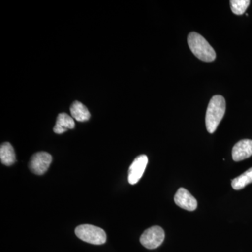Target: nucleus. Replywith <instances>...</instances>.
Returning <instances> with one entry per match:
<instances>
[{
	"mask_svg": "<svg viewBox=\"0 0 252 252\" xmlns=\"http://www.w3.org/2000/svg\"><path fill=\"white\" fill-rule=\"evenodd\" d=\"M175 203L177 206L188 211H194L198 206L196 199L185 188L177 190L175 195Z\"/></svg>",
	"mask_w": 252,
	"mask_h": 252,
	"instance_id": "nucleus-7",
	"label": "nucleus"
},
{
	"mask_svg": "<svg viewBox=\"0 0 252 252\" xmlns=\"http://www.w3.org/2000/svg\"><path fill=\"white\" fill-rule=\"evenodd\" d=\"M188 44L192 53L200 61L210 63L215 61L216 52L208 41L198 33L190 32L188 36Z\"/></svg>",
	"mask_w": 252,
	"mask_h": 252,
	"instance_id": "nucleus-2",
	"label": "nucleus"
},
{
	"mask_svg": "<svg viewBox=\"0 0 252 252\" xmlns=\"http://www.w3.org/2000/svg\"><path fill=\"white\" fill-rule=\"evenodd\" d=\"M251 183H252V167L232 180L231 185L235 190H241Z\"/></svg>",
	"mask_w": 252,
	"mask_h": 252,
	"instance_id": "nucleus-12",
	"label": "nucleus"
},
{
	"mask_svg": "<svg viewBox=\"0 0 252 252\" xmlns=\"http://www.w3.org/2000/svg\"><path fill=\"white\" fill-rule=\"evenodd\" d=\"M70 112L73 119L79 122H86L91 117L89 109L79 101L73 102L70 107Z\"/></svg>",
	"mask_w": 252,
	"mask_h": 252,
	"instance_id": "nucleus-10",
	"label": "nucleus"
},
{
	"mask_svg": "<svg viewBox=\"0 0 252 252\" xmlns=\"http://www.w3.org/2000/svg\"><path fill=\"white\" fill-rule=\"evenodd\" d=\"M52 162V157L47 152H41L34 154L29 162L30 170L37 175H42L49 168Z\"/></svg>",
	"mask_w": 252,
	"mask_h": 252,
	"instance_id": "nucleus-5",
	"label": "nucleus"
},
{
	"mask_svg": "<svg viewBox=\"0 0 252 252\" xmlns=\"http://www.w3.org/2000/svg\"><path fill=\"white\" fill-rule=\"evenodd\" d=\"M165 240V232L160 226H152L144 232L140 238V243L149 250L160 247Z\"/></svg>",
	"mask_w": 252,
	"mask_h": 252,
	"instance_id": "nucleus-4",
	"label": "nucleus"
},
{
	"mask_svg": "<svg viewBox=\"0 0 252 252\" xmlns=\"http://www.w3.org/2000/svg\"><path fill=\"white\" fill-rule=\"evenodd\" d=\"M75 234L83 241L94 245H103L107 240L104 230L93 225H79L76 228Z\"/></svg>",
	"mask_w": 252,
	"mask_h": 252,
	"instance_id": "nucleus-3",
	"label": "nucleus"
},
{
	"mask_svg": "<svg viewBox=\"0 0 252 252\" xmlns=\"http://www.w3.org/2000/svg\"><path fill=\"white\" fill-rule=\"evenodd\" d=\"M225 112V100L221 95L212 97L207 107L205 124L210 133L216 131L219 124L221 122Z\"/></svg>",
	"mask_w": 252,
	"mask_h": 252,
	"instance_id": "nucleus-1",
	"label": "nucleus"
},
{
	"mask_svg": "<svg viewBox=\"0 0 252 252\" xmlns=\"http://www.w3.org/2000/svg\"><path fill=\"white\" fill-rule=\"evenodd\" d=\"M232 12L235 15L245 14L248 6H250V0H231L230 1Z\"/></svg>",
	"mask_w": 252,
	"mask_h": 252,
	"instance_id": "nucleus-13",
	"label": "nucleus"
},
{
	"mask_svg": "<svg viewBox=\"0 0 252 252\" xmlns=\"http://www.w3.org/2000/svg\"><path fill=\"white\" fill-rule=\"evenodd\" d=\"M75 123L74 119L65 113H61L58 116L54 131L56 134H63L69 129L74 128Z\"/></svg>",
	"mask_w": 252,
	"mask_h": 252,
	"instance_id": "nucleus-9",
	"label": "nucleus"
},
{
	"mask_svg": "<svg viewBox=\"0 0 252 252\" xmlns=\"http://www.w3.org/2000/svg\"><path fill=\"white\" fill-rule=\"evenodd\" d=\"M147 164H148V157L147 156L142 154L136 158L135 160L131 164L128 170L127 180L130 185H135L140 181L141 177L143 175Z\"/></svg>",
	"mask_w": 252,
	"mask_h": 252,
	"instance_id": "nucleus-6",
	"label": "nucleus"
},
{
	"mask_svg": "<svg viewBox=\"0 0 252 252\" xmlns=\"http://www.w3.org/2000/svg\"><path fill=\"white\" fill-rule=\"evenodd\" d=\"M0 159L1 163L11 166L16 162V154L14 147L9 142H4L0 147Z\"/></svg>",
	"mask_w": 252,
	"mask_h": 252,
	"instance_id": "nucleus-11",
	"label": "nucleus"
},
{
	"mask_svg": "<svg viewBox=\"0 0 252 252\" xmlns=\"http://www.w3.org/2000/svg\"><path fill=\"white\" fill-rule=\"evenodd\" d=\"M252 156V140L249 139L240 140L235 144L232 150L233 160L238 162L248 158Z\"/></svg>",
	"mask_w": 252,
	"mask_h": 252,
	"instance_id": "nucleus-8",
	"label": "nucleus"
}]
</instances>
